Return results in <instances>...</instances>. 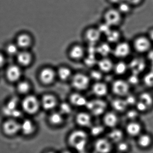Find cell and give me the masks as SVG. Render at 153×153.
I'll list each match as a JSON object with an SVG mask.
<instances>
[{"label": "cell", "mask_w": 153, "mask_h": 153, "mask_svg": "<svg viewBox=\"0 0 153 153\" xmlns=\"http://www.w3.org/2000/svg\"><path fill=\"white\" fill-rule=\"evenodd\" d=\"M75 121L79 128H89L92 125V115L88 111L79 112L75 115Z\"/></svg>", "instance_id": "obj_9"}, {"label": "cell", "mask_w": 153, "mask_h": 153, "mask_svg": "<svg viewBox=\"0 0 153 153\" xmlns=\"http://www.w3.org/2000/svg\"><path fill=\"white\" fill-rule=\"evenodd\" d=\"M104 20L111 27L117 26L122 22V15L117 9H109L105 12Z\"/></svg>", "instance_id": "obj_6"}, {"label": "cell", "mask_w": 153, "mask_h": 153, "mask_svg": "<svg viewBox=\"0 0 153 153\" xmlns=\"http://www.w3.org/2000/svg\"><path fill=\"white\" fill-rule=\"evenodd\" d=\"M125 1L128 3L132 7L140 5L143 1V0H125Z\"/></svg>", "instance_id": "obj_44"}, {"label": "cell", "mask_w": 153, "mask_h": 153, "mask_svg": "<svg viewBox=\"0 0 153 153\" xmlns=\"http://www.w3.org/2000/svg\"><path fill=\"white\" fill-rule=\"evenodd\" d=\"M57 74L60 79L64 81L70 80L73 75L71 70L66 66L61 67L58 70Z\"/></svg>", "instance_id": "obj_27"}, {"label": "cell", "mask_w": 153, "mask_h": 153, "mask_svg": "<svg viewBox=\"0 0 153 153\" xmlns=\"http://www.w3.org/2000/svg\"><path fill=\"white\" fill-rule=\"evenodd\" d=\"M113 145L106 136L100 137L94 142L93 149L97 153H110L113 149Z\"/></svg>", "instance_id": "obj_5"}, {"label": "cell", "mask_w": 153, "mask_h": 153, "mask_svg": "<svg viewBox=\"0 0 153 153\" xmlns=\"http://www.w3.org/2000/svg\"><path fill=\"white\" fill-rule=\"evenodd\" d=\"M22 74L21 69L16 65L10 66L7 70V78L11 82H15L19 79Z\"/></svg>", "instance_id": "obj_25"}, {"label": "cell", "mask_w": 153, "mask_h": 153, "mask_svg": "<svg viewBox=\"0 0 153 153\" xmlns=\"http://www.w3.org/2000/svg\"><path fill=\"white\" fill-rule=\"evenodd\" d=\"M133 46L137 52L139 53H146L150 50L151 41L148 37L140 36L135 38Z\"/></svg>", "instance_id": "obj_7"}, {"label": "cell", "mask_w": 153, "mask_h": 153, "mask_svg": "<svg viewBox=\"0 0 153 153\" xmlns=\"http://www.w3.org/2000/svg\"><path fill=\"white\" fill-rule=\"evenodd\" d=\"M17 88L19 93L21 94H26L30 90V84L27 81H21L19 82Z\"/></svg>", "instance_id": "obj_40"}, {"label": "cell", "mask_w": 153, "mask_h": 153, "mask_svg": "<svg viewBox=\"0 0 153 153\" xmlns=\"http://www.w3.org/2000/svg\"><path fill=\"white\" fill-rule=\"evenodd\" d=\"M105 36L107 42L109 43H117L121 37L120 33L118 30L112 28Z\"/></svg>", "instance_id": "obj_28"}, {"label": "cell", "mask_w": 153, "mask_h": 153, "mask_svg": "<svg viewBox=\"0 0 153 153\" xmlns=\"http://www.w3.org/2000/svg\"><path fill=\"white\" fill-rule=\"evenodd\" d=\"M105 127L103 124L102 125H97L93 126V125L89 128L90 133L92 136H94L97 137H101L104 131H105Z\"/></svg>", "instance_id": "obj_34"}, {"label": "cell", "mask_w": 153, "mask_h": 153, "mask_svg": "<svg viewBox=\"0 0 153 153\" xmlns=\"http://www.w3.org/2000/svg\"><path fill=\"white\" fill-rule=\"evenodd\" d=\"M128 66L124 62L120 61L114 64L113 70L114 73L118 76H122L127 72Z\"/></svg>", "instance_id": "obj_30"}, {"label": "cell", "mask_w": 153, "mask_h": 153, "mask_svg": "<svg viewBox=\"0 0 153 153\" xmlns=\"http://www.w3.org/2000/svg\"><path fill=\"white\" fill-rule=\"evenodd\" d=\"M88 111L92 116H102L107 111L108 104L102 98L97 97L95 99L88 100L85 106Z\"/></svg>", "instance_id": "obj_2"}, {"label": "cell", "mask_w": 153, "mask_h": 153, "mask_svg": "<svg viewBox=\"0 0 153 153\" xmlns=\"http://www.w3.org/2000/svg\"><path fill=\"white\" fill-rule=\"evenodd\" d=\"M5 58L2 53H0V68L3 66L5 62Z\"/></svg>", "instance_id": "obj_45"}, {"label": "cell", "mask_w": 153, "mask_h": 153, "mask_svg": "<svg viewBox=\"0 0 153 153\" xmlns=\"http://www.w3.org/2000/svg\"><path fill=\"white\" fill-rule=\"evenodd\" d=\"M72 87L77 92L87 90L90 86L91 79L89 75L82 72L73 74L70 80Z\"/></svg>", "instance_id": "obj_3"}, {"label": "cell", "mask_w": 153, "mask_h": 153, "mask_svg": "<svg viewBox=\"0 0 153 153\" xmlns=\"http://www.w3.org/2000/svg\"><path fill=\"white\" fill-rule=\"evenodd\" d=\"M153 142V138L149 133L142 132L137 137V145L142 149H147L150 147Z\"/></svg>", "instance_id": "obj_20"}, {"label": "cell", "mask_w": 153, "mask_h": 153, "mask_svg": "<svg viewBox=\"0 0 153 153\" xmlns=\"http://www.w3.org/2000/svg\"><path fill=\"white\" fill-rule=\"evenodd\" d=\"M131 51V47L128 42H119L113 51V53L116 58L123 59L128 57L130 54Z\"/></svg>", "instance_id": "obj_11"}, {"label": "cell", "mask_w": 153, "mask_h": 153, "mask_svg": "<svg viewBox=\"0 0 153 153\" xmlns=\"http://www.w3.org/2000/svg\"><path fill=\"white\" fill-rule=\"evenodd\" d=\"M102 72H101L99 70H93L90 72L89 75L90 79H94L95 81H101V79L102 77Z\"/></svg>", "instance_id": "obj_41"}, {"label": "cell", "mask_w": 153, "mask_h": 153, "mask_svg": "<svg viewBox=\"0 0 153 153\" xmlns=\"http://www.w3.org/2000/svg\"><path fill=\"white\" fill-rule=\"evenodd\" d=\"M143 126L138 120L129 121L125 128V133L132 137H137L142 132Z\"/></svg>", "instance_id": "obj_12"}, {"label": "cell", "mask_w": 153, "mask_h": 153, "mask_svg": "<svg viewBox=\"0 0 153 153\" xmlns=\"http://www.w3.org/2000/svg\"><path fill=\"white\" fill-rule=\"evenodd\" d=\"M19 47L16 44L10 43L7 45L6 47V51L9 55H17L19 52Z\"/></svg>", "instance_id": "obj_39"}, {"label": "cell", "mask_w": 153, "mask_h": 153, "mask_svg": "<svg viewBox=\"0 0 153 153\" xmlns=\"http://www.w3.org/2000/svg\"><path fill=\"white\" fill-rule=\"evenodd\" d=\"M129 106H131L132 105H135L136 103L137 102L138 97H136L133 95L129 94L126 97H124Z\"/></svg>", "instance_id": "obj_42"}, {"label": "cell", "mask_w": 153, "mask_h": 153, "mask_svg": "<svg viewBox=\"0 0 153 153\" xmlns=\"http://www.w3.org/2000/svg\"><path fill=\"white\" fill-rule=\"evenodd\" d=\"M49 120L51 124L54 125H60L64 122V115L59 112H54L51 114Z\"/></svg>", "instance_id": "obj_31"}, {"label": "cell", "mask_w": 153, "mask_h": 153, "mask_svg": "<svg viewBox=\"0 0 153 153\" xmlns=\"http://www.w3.org/2000/svg\"><path fill=\"white\" fill-rule=\"evenodd\" d=\"M40 76L43 83L45 84H50L54 81L56 73L52 69L45 68L41 71Z\"/></svg>", "instance_id": "obj_23"}, {"label": "cell", "mask_w": 153, "mask_h": 153, "mask_svg": "<svg viewBox=\"0 0 153 153\" xmlns=\"http://www.w3.org/2000/svg\"><path fill=\"white\" fill-rule=\"evenodd\" d=\"M102 35L97 27H89L85 31L84 36L89 44L95 45L100 41Z\"/></svg>", "instance_id": "obj_14"}, {"label": "cell", "mask_w": 153, "mask_h": 153, "mask_svg": "<svg viewBox=\"0 0 153 153\" xmlns=\"http://www.w3.org/2000/svg\"><path fill=\"white\" fill-rule=\"evenodd\" d=\"M72 106L69 102H62L59 106V112L63 115H69L72 112Z\"/></svg>", "instance_id": "obj_37"}, {"label": "cell", "mask_w": 153, "mask_h": 153, "mask_svg": "<svg viewBox=\"0 0 153 153\" xmlns=\"http://www.w3.org/2000/svg\"><path fill=\"white\" fill-rule=\"evenodd\" d=\"M85 50L81 45H74L69 51V57L74 61H79L85 58Z\"/></svg>", "instance_id": "obj_13"}, {"label": "cell", "mask_w": 153, "mask_h": 153, "mask_svg": "<svg viewBox=\"0 0 153 153\" xmlns=\"http://www.w3.org/2000/svg\"><path fill=\"white\" fill-rule=\"evenodd\" d=\"M119 121L118 113L114 111H107L102 115L103 124L108 128L117 127Z\"/></svg>", "instance_id": "obj_10"}, {"label": "cell", "mask_w": 153, "mask_h": 153, "mask_svg": "<svg viewBox=\"0 0 153 153\" xmlns=\"http://www.w3.org/2000/svg\"><path fill=\"white\" fill-rule=\"evenodd\" d=\"M127 118L129 121L138 120V118L139 116V112L138 111L136 108L135 109H131L125 112Z\"/></svg>", "instance_id": "obj_38"}, {"label": "cell", "mask_w": 153, "mask_h": 153, "mask_svg": "<svg viewBox=\"0 0 153 153\" xmlns=\"http://www.w3.org/2000/svg\"><path fill=\"white\" fill-rule=\"evenodd\" d=\"M111 88L115 96L124 97L130 93V85L128 81L119 79L112 82Z\"/></svg>", "instance_id": "obj_4"}, {"label": "cell", "mask_w": 153, "mask_h": 153, "mask_svg": "<svg viewBox=\"0 0 153 153\" xmlns=\"http://www.w3.org/2000/svg\"><path fill=\"white\" fill-rule=\"evenodd\" d=\"M116 149L117 151L121 153H126L129 152L131 149L130 145L128 142L123 140L120 141L119 143L115 144Z\"/></svg>", "instance_id": "obj_35"}, {"label": "cell", "mask_w": 153, "mask_h": 153, "mask_svg": "<svg viewBox=\"0 0 153 153\" xmlns=\"http://www.w3.org/2000/svg\"><path fill=\"white\" fill-rule=\"evenodd\" d=\"M18 62L22 66H27L29 65L32 60V56L29 52L25 50H23L17 54Z\"/></svg>", "instance_id": "obj_26"}, {"label": "cell", "mask_w": 153, "mask_h": 153, "mask_svg": "<svg viewBox=\"0 0 153 153\" xmlns=\"http://www.w3.org/2000/svg\"><path fill=\"white\" fill-rule=\"evenodd\" d=\"M131 7L132 6L131 5L124 1L118 4L117 9L121 13L122 15H127L131 12Z\"/></svg>", "instance_id": "obj_36"}, {"label": "cell", "mask_w": 153, "mask_h": 153, "mask_svg": "<svg viewBox=\"0 0 153 153\" xmlns=\"http://www.w3.org/2000/svg\"><path fill=\"white\" fill-rule=\"evenodd\" d=\"M22 105L26 112L29 114H33L39 110L40 102L36 97L29 95L23 100Z\"/></svg>", "instance_id": "obj_8"}, {"label": "cell", "mask_w": 153, "mask_h": 153, "mask_svg": "<svg viewBox=\"0 0 153 153\" xmlns=\"http://www.w3.org/2000/svg\"><path fill=\"white\" fill-rule=\"evenodd\" d=\"M20 130L25 135H30L34 131V125L30 120H25L20 124Z\"/></svg>", "instance_id": "obj_29"}, {"label": "cell", "mask_w": 153, "mask_h": 153, "mask_svg": "<svg viewBox=\"0 0 153 153\" xmlns=\"http://www.w3.org/2000/svg\"><path fill=\"white\" fill-rule=\"evenodd\" d=\"M125 131L120 128L116 127L110 129L106 137L113 144H116L120 141L123 140Z\"/></svg>", "instance_id": "obj_18"}, {"label": "cell", "mask_w": 153, "mask_h": 153, "mask_svg": "<svg viewBox=\"0 0 153 153\" xmlns=\"http://www.w3.org/2000/svg\"><path fill=\"white\" fill-rule=\"evenodd\" d=\"M99 70L104 73H108L113 70L114 63L107 57H102L97 62Z\"/></svg>", "instance_id": "obj_21"}, {"label": "cell", "mask_w": 153, "mask_h": 153, "mask_svg": "<svg viewBox=\"0 0 153 153\" xmlns=\"http://www.w3.org/2000/svg\"><path fill=\"white\" fill-rule=\"evenodd\" d=\"M97 52L102 57H107L111 52V49L109 43H102L97 46Z\"/></svg>", "instance_id": "obj_32"}, {"label": "cell", "mask_w": 153, "mask_h": 153, "mask_svg": "<svg viewBox=\"0 0 153 153\" xmlns=\"http://www.w3.org/2000/svg\"><path fill=\"white\" fill-rule=\"evenodd\" d=\"M111 107L113 111L117 113H124L127 111L128 105L124 97H117L111 101Z\"/></svg>", "instance_id": "obj_17"}, {"label": "cell", "mask_w": 153, "mask_h": 153, "mask_svg": "<svg viewBox=\"0 0 153 153\" xmlns=\"http://www.w3.org/2000/svg\"><path fill=\"white\" fill-rule=\"evenodd\" d=\"M58 103L57 98L54 96L46 94L44 96L42 100V104L44 109L51 110L54 109Z\"/></svg>", "instance_id": "obj_24"}, {"label": "cell", "mask_w": 153, "mask_h": 153, "mask_svg": "<svg viewBox=\"0 0 153 153\" xmlns=\"http://www.w3.org/2000/svg\"><path fill=\"white\" fill-rule=\"evenodd\" d=\"M69 101L72 106L82 107H85L88 100L80 92L76 91L71 94L69 97Z\"/></svg>", "instance_id": "obj_15"}, {"label": "cell", "mask_w": 153, "mask_h": 153, "mask_svg": "<svg viewBox=\"0 0 153 153\" xmlns=\"http://www.w3.org/2000/svg\"><path fill=\"white\" fill-rule=\"evenodd\" d=\"M3 129L7 135H15L20 130V124L15 120H8L4 123Z\"/></svg>", "instance_id": "obj_19"}, {"label": "cell", "mask_w": 153, "mask_h": 153, "mask_svg": "<svg viewBox=\"0 0 153 153\" xmlns=\"http://www.w3.org/2000/svg\"><path fill=\"white\" fill-rule=\"evenodd\" d=\"M111 27L108 24L104 22V23L100 24L97 28L99 29L102 34H104L105 35L108 33V32L111 29Z\"/></svg>", "instance_id": "obj_43"}, {"label": "cell", "mask_w": 153, "mask_h": 153, "mask_svg": "<svg viewBox=\"0 0 153 153\" xmlns=\"http://www.w3.org/2000/svg\"><path fill=\"white\" fill-rule=\"evenodd\" d=\"M148 37L150 39V41H153V29H152L149 31V33Z\"/></svg>", "instance_id": "obj_47"}, {"label": "cell", "mask_w": 153, "mask_h": 153, "mask_svg": "<svg viewBox=\"0 0 153 153\" xmlns=\"http://www.w3.org/2000/svg\"><path fill=\"white\" fill-rule=\"evenodd\" d=\"M92 91L97 97L102 98L107 95L109 88L106 83L102 81H96L92 85Z\"/></svg>", "instance_id": "obj_16"}, {"label": "cell", "mask_w": 153, "mask_h": 153, "mask_svg": "<svg viewBox=\"0 0 153 153\" xmlns=\"http://www.w3.org/2000/svg\"><path fill=\"white\" fill-rule=\"evenodd\" d=\"M32 38L30 35L26 33L20 34L18 36L16 44L20 49L26 50L32 44Z\"/></svg>", "instance_id": "obj_22"}, {"label": "cell", "mask_w": 153, "mask_h": 153, "mask_svg": "<svg viewBox=\"0 0 153 153\" xmlns=\"http://www.w3.org/2000/svg\"><path fill=\"white\" fill-rule=\"evenodd\" d=\"M88 133L79 128L71 131L68 136V142L70 146L79 153L85 152L88 142Z\"/></svg>", "instance_id": "obj_1"}, {"label": "cell", "mask_w": 153, "mask_h": 153, "mask_svg": "<svg viewBox=\"0 0 153 153\" xmlns=\"http://www.w3.org/2000/svg\"><path fill=\"white\" fill-rule=\"evenodd\" d=\"M110 2L113 4H119L121 2L124 1L125 0H108Z\"/></svg>", "instance_id": "obj_46"}, {"label": "cell", "mask_w": 153, "mask_h": 153, "mask_svg": "<svg viewBox=\"0 0 153 153\" xmlns=\"http://www.w3.org/2000/svg\"><path fill=\"white\" fill-rule=\"evenodd\" d=\"M138 100L144 103L149 109L153 105V96L148 92H143L140 94L138 97Z\"/></svg>", "instance_id": "obj_33"}]
</instances>
